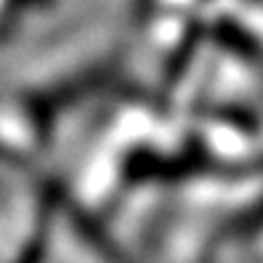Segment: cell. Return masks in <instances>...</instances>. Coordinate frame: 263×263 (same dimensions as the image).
<instances>
[{"mask_svg": "<svg viewBox=\"0 0 263 263\" xmlns=\"http://www.w3.org/2000/svg\"><path fill=\"white\" fill-rule=\"evenodd\" d=\"M53 6L56 0H0V43L22 35L27 24H35Z\"/></svg>", "mask_w": 263, "mask_h": 263, "instance_id": "cell-1", "label": "cell"}]
</instances>
